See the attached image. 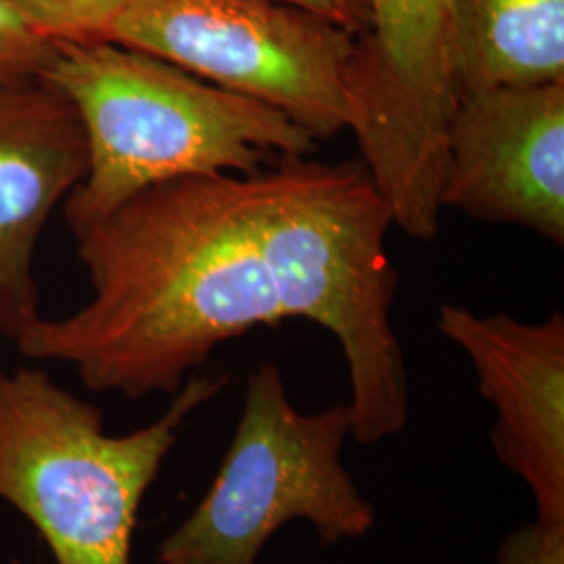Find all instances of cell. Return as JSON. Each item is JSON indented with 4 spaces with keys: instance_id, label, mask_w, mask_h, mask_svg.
Segmentation results:
<instances>
[{
    "instance_id": "6da1fadb",
    "label": "cell",
    "mask_w": 564,
    "mask_h": 564,
    "mask_svg": "<svg viewBox=\"0 0 564 564\" xmlns=\"http://www.w3.org/2000/svg\"><path fill=\"white\" fill-rule=\"evenodd\" d=\"M72 232L93 297L41 318L15 345L25 358L74 366L90 391L174 395L224 343L289 321L247 174L160 182Z\"/></svg>"
},
{
    "instance_id": "7a4b0ae2",
    "label": "cell",
    "mask_w": 564,
    "mask_h": 564,
    "mask_svg": "<svg viewBox=\"0 0 564 564\" xmlns=\"http://www.w3.org/2000/svg\"><path fill=\"white\" fill-rule=\"evenodd\" d=\"M251 220L289 318L326 328L349 372L351 437L400 435L410 379L391 321L398 272L387 253L393 212L362 160L281 158L247 174Z\"/></svg>"
},
{
    "instance_id": "3957f363",
    "label": "cell",
    "mask_w": 564,
    "mask_h": 564,
    "mask_svg": "<svg viewBox=\"0 0 564 564\" xmlns=\"http://www.w3.org/2000/svg\"><path fill=\"white\" fill-rule=\"evenodd\" d=\"M42 80L76 105L88 139V174L63 202L69 230L160 182L251 174L316 149L274 107L107 39L55 41Z\"/></svg>"
},
{
    "instance_id": "277c9868",
    "label": "cell",
    "mask_w": 564,
    "mask_h": 564,
    "mask_svg": "<svg viewBox=\"0 0 564 564\" xmlns=\"http://www.w3.org/2000/svg\"><path fill=\"white\" fill-rule=\"evenodd\" d=\"M228 384L191 375L155 423L126 435L41 368H0V500L36 527L57 564H132L139 510L182 424Z\"/></svg>"
},
{
    "instance_id": "5b68a950",
    "label": "cell",
    "mask_w": 564,
    "mask_h": 564,
    "mask_svg": "<svg viewBox=\"0 0 564 564\" xmlns=\"http://www.w3.org/2000/svg\"><path fill=\"white\" fill-rule=\"evenodd\" d=\"M347 402L302 412L281 368L247 377L241 419L202 502L158 547V564H258L282 524H312L323 545L362 540L377 510L343 464Z\"/></svg>"
},
{
    "instance_id": "8992f818",
    "label": "cell",
    "mask_w": 564,
    "mask_h": 564,
    "mask_svg": "<svg viewBox=\"0 0 564 564\" xmlns=\"http://www.w3.org/2000/svg\"><path fill=\"white\" fill-rule=\"evenodd\" d=\"M107 41L263 102L316 141L351 126L358 36L286 0H134Z\"/></svg>"
},
{
    "instance_id": "52a82bcc",
    "label": "cell",
    "mask_w": 564,
    "mask_h": 564,
    "mask_svg": "<svg viewBox=\"0 0 564 564\" xmlns=\"http://www.w3.org/2000/svg\"><path fill=\"white\" fill-rule=\"evenodd\" d=\"M449 2L368 0L372 20L347 78L360 160L412 239L433 237L444 212L445 134L456 109Z\"/></svg>"
},
{
    "instance_id": "ba28073f",
    "label": "cell",
    "mask_w": 564,
    "mask_h": 564,
    "mask_svg": "<svg viewBox=\"0 0 564 564\" xmlns=\"http://www.w3.org/2000/svg\"><path fill=\"white\" fill-rule=\"evenodd\" d=\"M440 203L563 247L564 82L498 86L456 102Z\"/></svg>"
},
{
    "instance_id": "9c48e42d",
    "label": "cell",
    "mask_w": 564,
    "mask_h": 564,
    "mask_svg": "<svg viewBox=\"0 0 564 564\" xmlns=\"http://www.w3.org/2000/svg\"><path fill=\"white\" fill-rule=\"evenodd\" d=\"M437 330L458 345L496 408L489 433L498 460L523 481L538 521L564 523V316L523 323L442 303Z\"/></svg>"
},
{
    "instance_id": "30bf717a",
    "label": "cell",
    "mask_w": 564,
    "mask_h": 564,
    "mask_svg": "<svg viewBox=\"0 0 564 564\" xmlns=\"http://www.w3.org/2000/svg\"><path fill=\"white\" fill-rule=\"evenodd\" d=\"M88 162L80 113L65 93L42 78L0 84V337L9 341L42 318L36 247Z\"/></svg>"
},
{
    "instance_id": "8fae6325",
    "label": "cell",
    "mask_w": 564,
    "mask_h": 564,
    "mask_svg": "<svg viewBox=\"0 0 564 564\" xmlns=\"http://www.w3.org/2000/svg\"><path fill=\"white\" fill-rule=\"evenodd\" d=\"M456 102L498 86L564 82V0H452Z\"/></svg>"
},
{
    "instance_id": "7c38bea8",
    "label": "cell",
    "mask_w": 564,
    "mask_h": 564,
    "mask_svg": "<svg viewBox=\"0 0 564 564\" xmlns=\"http://www.w3.org/2000/svg\"><path fill=\"white\" fill-rule=\"evenodd\" d=\"M55 41L105 39L111 23L134 0H4Z\"/></svg>"
},
{
    "instance_id": "4fadbf2b",
    "label": "cell",
    "mask_w": 564,
    "mask_h": 564,
    "mask_svg": "<svg viewBox=\"0 0 564 564\" xmlns=\"http://www.w3.org/2000/svg\"><path fill=\"white\" fill-rule=\"evenodd\" d=\"M55 55V39L42 34L0 0V84L39 80Z\"/></svg>"
},
{
    "instance_id": "5bb4252c",
    "label": "cell",
    "mask_w": 564,
    "mask_h": 564,
    "mask_svg": "<svg viewBox=\"0 0 564 564\" xmlns=\"http://www.w3.org/2000/svg\"><path fill=\"white\" fill-rule=\"evenodd\" d=\"M496 564H564V523L531 521L510 531Z\"/></svg>"
},
{
    "instance_id": "9a60e30c",
    "label": "cell",
    "mask_w": 564,
    "mask_h": 564,
    "mask_svg": "<svg viewBox=\"0 0 564 564\" xmlns=\"http://www.w3.org/2000/svg\"><path fill=\"white\" fill-rule=\"evenodd\" d=\"M286 2L300 4L303 9H310L326 20L339 23L358 39L368 32L370 20H372L368 0H286Z\"/></svg>"
}]
</instances>
